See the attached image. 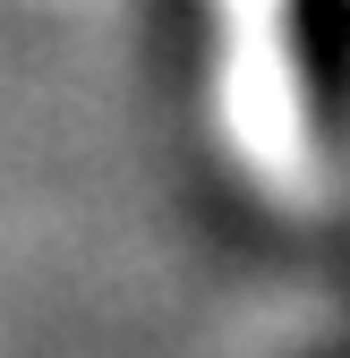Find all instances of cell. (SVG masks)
Listing matches in <instances>:
<instances>
[{"label": "cell", "mask_w": 350, "mask_h": 358, "mask_svg": "<svg viewBox=\"0 0 350 358\" xmlns=\"http://www.w3.org/2000/svg\"><path fill=\"white\" fill-rule=\"evenodd\" d=\"M290 52L308 77L316 128L342 137L350 128V0H290Z\"/></svg>", "instance_id": "6da1fadb"}]
</instances>
